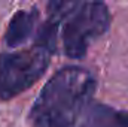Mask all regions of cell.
I'll list each match as a JSON object with an SVG mask.
<instances>
[{"label": "cell", "instance_id": "obj_4", "mask_svg": "<svg viewBox=\"0 0 128 127\" xmlns=\"http://www.w3.org/2000/svg\"><path fill=\"white\" fill-rule=\"evenodd\" d=\"M39 23V11L37 9H24V11H18L9 26L8 30L4 33V43L9 48H16L20 45H22L33 33L34 29Z\"/></svg>", "mask_w": 128, "mask_h": 127}, {"label": "cell", "instance_id": "obj_3", "mask_svg": "<svg viewBox=\"0 0 128 127\" xmlns=\"http://www.w3.org/2000/svg\"><path fill=\"white\" fill-rule=\"evenodd\" d=\"M51 52L33 45L32 48L0 54V100H9L28 90L46 72Z\"/></svg>", "mask_w": 128, "mask_h": 127}, {"label": "cell", "instance_id": "obj_1", "mask_svg": "<svg viewBox=\"0 0 128 127\" xmlns=\"http://www.w3.org/2000/svg\"><path fill=\"white\" fill-rule=\"evenodd\" d=\"M94 76L80 66L60 69L32 106L33 127H82L96 93Z\"/></svg>", "mask_w": 128, "mask_h": 127}, {"label": "cell", "instance_id": "obj_5", "mask_svg": "<svg viewBox=\"0 0 128 127\" xmlns=\"http://www.w3.org/2000/svg\"><path fill=\"white\" fill-rule=\"evenodd\" d=\"M82 127H128V111H116L94 102Z\"/></svg>", "mask_w": 128, "mask_h": 127}, {"label": "cell", "instance_id": "obj_2", "mask_svg": "<svg viewBox=\"0 0 128 127\" xmlns=\"http://www.w3.org/2000/svg\"><path fill=\"white\" fill-rule=\"evenodd\" d=\"M48 9L51 18L63 23V48L70 58H82L110 26L109 9L101 2H51Z\"/></svg>", "mask_w": 128, "mask_h": 127}]
</instances>
